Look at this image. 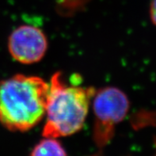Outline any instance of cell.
Instances as JSON below:
<instances>
[{
  "label": "cell",
  "mask_w": 156,
  "mask_h": 156,
  "mask_svg": "<svg viewBox=\"0 0 156 156\" xmlns=\"http://www.w3.org/2000/svg\"><path fill=\"white\" fill-rule=\"evenodd\" d=\"M49 83L34 75L17 74L0 81V124L23 133L44 118Z\"/></svg>",
  "instance_id": "1"
},
{
  "label": "cell",
  "mask_w": 156,
  "mask_h": 156,
  "mask_svg": "<svg viewBox=\"0 0 156 156\" xmlns=\"http://www.w3.org/2000/svg\"><path fill=\"white\" fill-rule=\"evenodd\" d=\"M95 92L93 87L67 84L61 72H55L49 82L43 137L59 139L81 130Z\"/></svg>",
  "instance_id": "2"
},
{
  "label": "cell",
  "mask_w": 156,
  "mask_h": 156,
  "mask_svg": "<svg viewBox=\"0 0 156 156\" xmlns=\"http://www.w3.org/2000/svg\"><path fill=\"white\" fill-rule=\"evenodd\" d=\"M93 140L101 156L102 150L113 140L117 125L125 118L129 110V100L121 90L107 87L96 91L93 98Z\"/></svg>",
  "instance_id": "3"
},
{
  "label": "cell",
  "mask_w": 156,
  "mask_h": 156,
  "mask_svg": "<svg viewBox=\"0 0 156 156\" xmlns=\"http://www.w3.org/2000/svg\"><path fill=\"white\" fill-rule=\"evenodd\" d=\"M7 45L10 55L16 61L22 64H33L44 56L48 40L41 29L23 25L12 32Z\"/></svg>",
  "instance_id": "4"
},
{
  "label": "cell",
  "mask_w": 156,
  "mask_h": 156,
  "mask_svg": "<svg viewBox=\"0 0 156 156\" xmlns=\"http://www.w3.org/2000/svg\"><path fill=\"white\" fill-rule=\"evenodd\" d=\"M30 156H67V154L58 139L44 137L32 149Z\"/></svg>",
  "instance_id": "5"
},
{
  "label": "cell",
  "mask_w": 156,
  "mask_h": 156,
  "mask_svg": "<svg viewBox=\"0 0 156 156\" xmlns=\"http://www.w3.org/2000/svg\"><path fill=\"white\" fill-rule=\"evenodd\" d=\"M150 16L151 22L156 26V0H152L150 6Z\"/></svg>",
  "instance_id": "6"
},
{
  "label": "cell",
  "mask_w": 156,
  "mask_h": 156,
  "mask_svg": "<svg viewBox=\"0 0 156 156\" xmlns=\"http://www.w3.org/2000/svg\"><path fill=\"white\" fill-rule=\"evenodd\" d=\"M154 147H155V153H154V156H156V139L154 140Z\"/></svg>",
  "instance_id": "7"
}]
</instances>
